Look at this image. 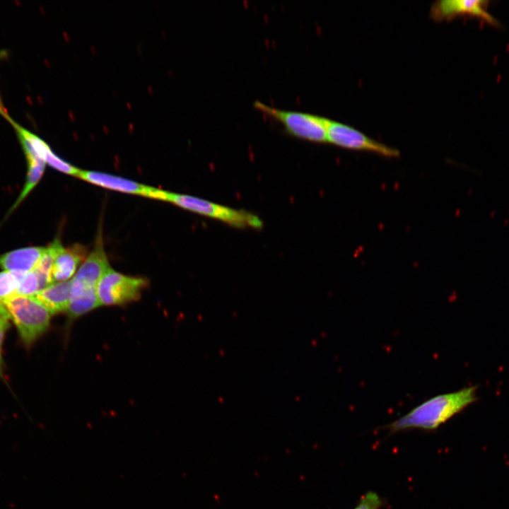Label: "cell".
Wrapping results in <instances>:
<instances>
[{
	"instance_id": "obj_14",
	"label": "cell",
	"mask_w": 509,
	"mask_h": 509,
	"mask_svg": "<svg viewBox=\"0 0 509 509\" xmlns=\"http://www.w3.org/2000/svg\"><path fill=\"white\" fill-rule=\"evenodd\" d=\"M28 168L25 183L20 196L14 204L15 209L34 188L41 179L45 167V163L37 157H27Z\"/></svg>"
},
{
	"instance_id": "obj_11",
	"label": "cell",
	"mask_w": 509,
	"mask_h": 509,
	"mask_svg": "<svg viewBox=\"0 0 509 509\" xmlns=\"http://www.w3.org/2000/svg\"><path fill=\"white\" fill-rule=\"evenodd\" d=\"M45 249L30 247L8 252L0 257V267L16 274H26L35 269Z\"/></svg>"
},
{
	"instance_id": "obj_6",
	"label": "cell",
	"mask_w": 509,
	"mask_h": 509,
	"mask_svg": "<svg viewBox=\"0 0 509 509\" xmlns=\"http://www.w3.org/2000/svg\"><path fill=\"white\" fill-rule=\"evenodd\" d=\"M327 141L339 147L374 152L385 157L395 158L399 156L397 149L378 142L353 127L330 119L327 127Z\"/></svg>"
},
{
	"instance_id": "obj_21",
	"label": "cell",
	"mask_w": 509,
	"mask_h": 509,
	"mask_svg": "<svg viewBox=\"0 0 509 509\" xmlns=\"http://www.w3.org/2000/svg\"><path fill=\"white\" fill-rule=\"evenodd\" d=\"M0 114H1L3 116L6 117L7 119H9L10 117L6 114V111L5 110V108L2 104L1 98H0Z\"/></svg>"
},
{
	"instance_id": "obj_3",
	"label": "cell",
	"mask_w": 509,
	"mask_h": 509,
	"mask_svg": "<svg viewBox=\"0 0 509 509\" xmlns=\"http://www.w3.org/2000/svg\"><path fill=\"white\" fill-rule=\"evenodd\" d=\"M254 107L279 122L291 136L311 142H327V131L329 120L327 118L302 112L276 109L259 101H255Z\"/></svg>"
},
{
	"instance_id": "obj_10",
	"label": "cell",
	"mask_w": 509,
	"mask_h": 509,
	"mask_svg": "<svg viewBox=\"0 0 509 509\" xmlns=\"http://www.w3.org/2000/svg\"><path fill=\"white\" fill-rule=\"evenodd\" d=\"M86 249L81 245H74L69 248L59 247L54 260L51 271V283L68 281L83 259H86Z\"/></svg>"
},
{
	"instance_id": "obj_5",
	"label": "cell",
	"mask_w": 509,
	"mask_h": 509,
	"mask_svg": "<svg viewBox=\"0 0 509 509\" xmlns=\"http://www.w3.org/2000/svg\"><path fill=\"white\" fill-rule=\"evenodd\" d=\"M146 279L124 275L110 268L96 286L100 305H122L140 298Z\"/></svg>"
},
{
	"instance_id": "obj_18",
	"label": "cell",
	"mask_w": 509,
	"mask_h": 509,
	"mask_svg": "<svg viewBox=\"0 0 509 509\" xmlns=\"http://www.w3.org/2000/svg\"><path fill=\"white\" fill-rule=\"evenodd\" d=\"M382 504V499L376 492L368 491L361 497L353 509H379Z\"/></svg>"
},
{
	"instance_id": "obj_1",
	"label": "cell",
	"mask_w": 509,
	"mask_h": 509,
	"mask_svg": "<svg viewBox=\"0 0 509 509\" xmlns=\"http://www.w3.org/2000/svg\"><path fill=\"white\" fill-rule=\"evenodd\" d=\"M476 386L435 395L417 405L385 428L391 433L406 430L433 431L447 421L476 399Z\"/></svg>"
},
{
	"instance_id": "obj_9",
	"label": "cell",
	"mask_w": 509,
	"mask_h": 509,
	"mask_svg": "<svg viewBox=\"0 0 509 509\" xmlns=\"http://www.w3.org/2000/svg\"><path fill=\"white\" fill-rule=\"evenodd\" d=\"M77 177L104 188L149 198H153L156 190L155 187L104 172L80 170Z\"/></svg>"
},
{
	"instance_id": "obj_7",
	"label": "cell",
	"mask_w": 509,
	"mask_h": 509,
	"mask_svg": "<svg viewBox=\"0 0 509 509\" xmlns=\"http://www.w3.org/2000/svg\"><path fill=\"white\" fill-rule=\"evenodd\" d=\"M490 1L485 0H443L434 3L431 16L436 21H449L457 16H469L498 27L500 23L488 11Z\"/></svg>"
},
{
	"instance_id": "obj_17",
	"label": "cell",
	"mask_w": 509,
	"mask_h": 509,
	"mask_svg": "<svg viewBox=\"0 0 509 509\" xmlns=\"http://www.w3.org/2000/svg\"><path fill=\"white\" fill-rule=\"evenodd\" d=\"M44 161L54 169L71 175L77 177L81 170L55 155L51 149L46 153Z\"/></svg>"
},
{
	"instance_id": "obj_16",
	"label": "cell",
	"mask_w": 509,
	"mask_h": 509,
	"mask_svg": "<svg viewBox=\"0 0 509 509\" xmlns=\"http://www.w3.org/2000/svg\"><path fill=\"white\" fill-rule=\"evenodd\" d=\"M40 291L39 279L34 270L20 276L16 295L34 296Z\"/></svg>"
},
{
	"instance_id": "obj_20",
	"label": "cell",
	"mask_w": 509,
	"mask_h": 509,
	"mask_svg": "<svg viewBox=\"0 0 509 509\" xmlns=\"http://www.w3.org/2000/svg\"><path fill=\"white\" fill-rule=\"evenodd\" d=\"M0 315L9 318V315L5 308L4 305L0 303Z\"/></svg>"
},
{
	"instance_id": "obj_22",
	"label": "cell",
	"mask_w": 509,
	"mask_h": 509,
	"mask_svg": "<svg viewBox=\"0 0 509 509\" xmlns=\"http://www.w3.org/2000/svg\"><path fill=\"white\" fill-rule=\"evenodd\" d=\"M3 375V361L1 358V354L0 351V376Z\"/></svg>"
},
{
	"instance_id": "obj_13",
	"label": "cell",
	"mask_w": 509,
	"mask_h": 509,
	"mask_svg": "<svg viewBox=\"0 0 509 509\" xmlns=\"http://www.w3.org/2000/svg\"><path fill=\"white\" fill-rule=\"evenodd\" d=\"M99 305L96 288L89 289L71 297L66 312L69 318L73 320Z\"/></svg>"
},
{
	"instance_id": "obj_8",
	"label": "cell",
	"mask_w": 509,
	"mask_h": 509,
	"mask_svg": "<svg viewBox=\"0 0 509 509\" xmlns=\"http://www.w3.org/2000/svg\"><path fill=\"white\" fill-rule=\"evenodd\" d=\"M110 268L100 237L72 280L86 288H96L100 279Z\"/></svg>"
},
{
	"instance_id": "obj_12",
	"label": "cell",
	"mask_w": 509,
	"mask_h": 509,
	"mask_svg": "<svg viewBox=\"0 0 509 509\" xmlns=\"http://www.w3.org/2000/svg\"><path fill=\"white\" fill-rule=\"evenodd\" d=\"M71 291V280L49 285L33 297L42 305L51 315L66 312Z\"/></svg>"
},
{
	"instance_id": "obj_19",
	"label": "cell",
	"mask_w": 509,
	"mask_h": 509,
	"mask_svg": "<svg viewBox=\"0 0 509 509\" xmlns=\"http://www.w3.org/2000/svg\"><path fill=\"white\" fill-rule=\"evenodd\" d=\"M9 326L8 318L0 315V351L5 332Z\"/></svg>"
},
{
	"instance_id": "obj_4",
	"label": "cell",
	"mask_w": 509,
	"mask_h": 509,
	"mask_svg": "<svg viewBox=\"0 0 509 509\" xmlns=\"http://www.w3.org/2000/svg\"><path fill=\"white\" fill-rule=\"evenodd\" d=\"M166 201L171 202L186 210L214 218L233 227L260 228L263 222L260 218L249 211L235 209L206 199L187 194L168 192Z\"/></svg>"
},
{
	"instance_id": "obj_15",
	"label": "cell",
	"mask_w": 509,
	"mask_h": 509,
	"mask_svg": "<svg viewBox=\"0 0 509 509\" xmlns=\"http://www.w3.org/2000/svg\"><path fill=\"white\" fill-rule=\"evenodd\" d=\"M21 275L7 271L0 272V303L16 295Z\"/></svg>"
},
{
	"instance_id": "obj_2",
	"label": "cell",
	"mask_w": 509,
	"mask_h": 509,
	"mask_svg": "<svg viewBox=\"0 0 509 509\" xmlns=\"http://www.w3.org/2000/svg\"><path fill=\"white\" fill-rule=\"evenodd\" d=\"M2 304L27 347L49 329L51 314L33 296L15 295Z\"/></svg>"
},
{
	"instance_id": "obj_23",
	"label": "cell",
	"mask_w": 509,
	"mask_h": 509,
	"mask_svg": "<svg viewBox=\"0 0 509 509\" xmlns=\"http://www.w3.org/2000/svg\"><path fill=\"white\" fill-rule=\"evenodd\" d=\"M0 56H1V53H0Z\"/></svg>"
}]
</instances>
